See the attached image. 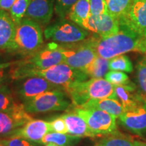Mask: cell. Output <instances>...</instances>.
I'll return each mask as SVG.
<instances>
[{
	"instance_id": "obj_1",
	"label": "cell",
	"mask_w": 146,
	"mask_h": 146,
	"mask_svg": "<svg viewBox=\"0 0 146 146\" xmlns=\"http://www.w3.org/2000/svg\"><path fill=\"white\" fill-rule=\"evenodd\" d=\"M141 35L120 25L116 33L107 36H92L93 44L98 56L110 60L130 52H139Z\"/></svg>"
},
{
	"instance_id": "obj_2",
	"label": "cell",
	"mask_w": 146,
	"mask_h": 146,
	"mask_svg": "<svg viewBox=\"0 0 146 146\" xmlns=\"http://www.w3.org/2000/svg\"><path fill=\"white\" fill-rule=\"evenodd\" d=\"M62 63H64V57L60 45L52 42L43 45L21 61L14 62V67L10 72V75L14 80L23 79L31 72L44 70Z\"/></svg>"
},
{
	"instance_id": "obj_3",
	"label": "cell",
	"mask_w": 146,
	"mask_h": 146,
	"mask_svg": "<svg viewBox=\"0 0 146 146\" xmlns=\"http://www.w3.org/2000/svg\"><path fill=\"white\" fill-rule=\"evenodd\" d=\"M66 92L75 107H80L93 99L112 98L118 100L115 86L103 78H91L67 87Z\"/></svg>"
},
{
	"instance_id": "obj_4",
	"label": "cell",
	"mask_w": 146,
	"mask_h": 146,
	"mask_svg": "<svg viewBox=\"0 0 146 146\" xmlns=\"http://www.w3.org/2000/svg\"><path fill=\"white\" fill-rule=\"evenodd\" d=\"M44 34L39 23L24 18L16 25L13 42L9 53L28 56L43 45Z\"/></svg>"
},
{
	"instance_id": "obj_5",
	"label": "cell",
	"mask_w": 146,
	"mask_h": 146,
	"mask_svg": "<svg viewBox=\"0 0 146 146\" xmlns=\"http://www.w3.org/2000/svg\"><path fill=\"white\" fill-rule=\"evenodd\" d=\"M43 34L47 40L60 45L79 43L87 39L90 35L86 29L66 18L50 25Z\"/></svg>"
},
{
	"instance_id": "obj_6",
	"label": "cell",
	"mask_w": 146,
	"mask_h": 146,
	"mask_svg": "<svg viewBox=\"0 0 146 146\" xmlns=\"http://www.w3.org/2000/svg\"><path fill=\"white\" fill-rule=\"evenodd\" d=\"M60 45L64 57V63L84 72L98 56L92 37L74 44Z\"/></svg>"
},
{
	"instance_id": "obj_7",
	"label": "cell",
	"mask_w": 146,
	"mask_h": 146,
	"mask_svg": "<svg viewBox=\"0 0 146 146\" xmlns=\"http://www.w3.org/2000/svg\"><path fill=\"white\" fill-rule=\"evenodd\" d=\"M68 96L64 89H56L40 94L23 104L29 114L64 111L68 109L72 102Z\"/></svg>"
},
{
	"instance_id": "obj_8",
	"label": "cell",
	"mask_w": 146,
	"mask_h": 146,
	"mask_svg": "<svg viewBox=\"0 0 146 146\" xmlns=\"http://www.w3.org/2000/svg\"><path fill=\"white\" fill-rule=\"evenodd\" d=\"M31 76H40L44 78L54 85L66 89L72 84L87 81L89 77L86 73L69 66L65 63L53 66L41 70L31 72L27 78Z\"/></svg>"
},
{
	"instance_id": "obj_9",
	"label": "cell",
	"mask_w": 146,
	"mask_h": 146,
	"mask_svg": "<svg viewBox=\"0 0 146 146\" xmlns=\"http://www.w3.org/2000/svg\"><path fill=\"white\" fill-rule=\"evenodd\" d=\"M74 111L86 122L90 130L96 136L110 135L116 131V118L104 111L74 107Z\"/></svg>"
},
{
	"instance_id": "obj_10",
	"label": "cell",
	"mask_w": 146,
	"mask_h": 146,
	"mask_svg": "<svg viewBox=\"0 0 146 146\" xmlns=\"http://www.w3.org/2000/svg\"><path fill=\"white\" fill-rule=\"evenodd\" d=\"M33 120L25 110L24 104L8 112H0V134L4 138H10L20 128Z\"/></svg>"
},
{
	"instance_id": "obj_11",
	"label": "cell",
	"mask_w": 146,
	"mask_h": 146,
	"mask_svg": "<svg viewBox=\"0 0 146 146\" xmlns=\"http://www.w3.org/2000/svg\"><path fill=\"white\" fill-rule=\"evenodd\" d=\"M125 129L139 135H146V102L145 100L131 108L124 111L119 116Z\"/></svg>"
},
{
	"instance_id": "obj_12",
	"label": "cell",
	"mask_w": 146,
	"mask_h": 146,
	"mask_svg": "<svg viewBox=\"0 0 146 146\" xmlns=\"http://www.w3.org/2000/svg\"><path fill=\"white\" fill-rule=\"evenodd\" d=\"M23 80H24L23 82L18 87L17 94L23 100L24 103L47 91L64 89L63 87L54 85L40 76H31L23 78Z\"/></svg>"
},
{
	"instance_id": "obj_13",
	"label": "cell",
	"mask_w": 146,
	"mask_h": 146,
	"mask_svg": "<svg viewBox=\"0 0 146 146\" xmlns=\"http://www.w3.org/2000/svg\"><path fill=\"white\" fill-rule=\"evenodd\" d=\"M118 22L142 36L146 31V0H132L127 14Z\"/></svg>"
},
{
	"instance_id": "obj_14",
	"label": "cell",
	"mask_w": 146,
	"mask_h": 146,
	"mask_svg": "<svg viewBox=\"0 0 146 146\" xmlns=\"http://www.w3.org/2000/svg\"><path fill=\"white\" fill-rule=\"evenodd\" d=\"M83 29L95 33L100 36H107L118 33L120 30L119 22L108 13L100 16L91 15L82 25Z\"/></svg>"
},
{
	"instance_id": "obj_15",
	"label": "cell",
	"mask_w": 146,
	"mask_h": 146,
	"mask_svg": "<svg viewBox=\"0 0 146 146\" xmlns=\"http://www.w3.org/2000/svg\"><path fill=\"white\" fill-rule=\"evenodd\" d=\"M54 0H31L25 17L40 25L50 23L55 11Z\"/></svg>"
},
{
	"instance_id": "obj_16",
	"label": "cell",
	"mask_w": 146,
	"mask_h": 146,
	"mask_svg": "<svg viewBox=\"0 0 146 146\" xmlns=\"http://www.w3.org/2000/svg\"><path fill=\"white\" fill-rule=\"evenodd\" d=\"M51 133L49 122L41 120H31L20 128L11 137H22L35 143L41 144L45 135Z\"/></svg>"
},
{
	"instance_id": "obj_17",
	"label": "cell",
	"mask_w": 146,
	"mask_h": 146,
	"mask_svg": "<svg viewBox=\"0 0 146 146\" xmlns=\"http://www.w3.org/2000/svg\"><path fill=\"white\" fill-rule=\"evenodd\" d=\"M16 27L9 12L0 10V51L9 52L14 40Z\"/></svg>"
},
{
	"instance_id": "obj_18",
	"label": "cell",
	"mask_w": 146,
	"mask_h": 146,
	"mask_svg": "<svg viewBox=\"0 0 146 146\" xmlns=\"http://www.w3.org/2000/svg\"><path fill=\"white\" fill-rule=\"evenodd\" d=\"M68 128V133L77 137H94L96 135L89 129L86 122L74 112L66 113L61 116Z\"/></svg>"
},
{
	"instance_id": "obj_19",
	"label": "cell",
	"mask_w": 146,
	"mask_h": 146,
	"mask_svg": "<svg viewBox=\"0 0 146 146\" xmlns=\"http://www.w3.org/2000/svg\"><path fill=\"white\" fill-rule=\"evenodd\" d=\"M76 108L100 110L113 115L116 118H119L120 115L124 112V108L120 102L118 101V100L112 98L90 100L81 106Z\"/></svg>"
},
{
	"instance_id": "obj_20",
	"label": "cell",
	"mask_w": 146,
	"mask_h": 146,
	"mask_svg": "<svg viewBox=\"0 0 146 146\" xmlns=\"http://www.w3.org/2000/svg\"><path fill=\"white\" fill-rule=\"evenodd\" d=\"M135 87L129 82L126 85L115 86V91L118 100L123 105L124 111L131 108L144 100L141 96L136 94Z\"/></svg>"
},
{
	"instance_id": "obj_21",
	"label": "cell",
	"mask_w": 146,
	"mask_h": 146,
	"mask_svg": "<svg viewBox=\"0 0 146 146\" xmlns=\"http://www.w3.org/2000/svg\"><path fill=\"white\" fill-rule=\"evenodd\" d=\"M90 16L89 0H78L71 8L68 18L71 21L82 27Z\"/></svg>"
},
{
	"instance_id": "obj_22",
	"label": "cell",
	"mask_w": 146,
	"mask_h": 146,
	"mask_svg": "<svg viewBox=\"0 0 146 146\" xmlns=\"http://www.w3.org/2000/svg\"><path fill=\"white\" fill-rule=\"evenodd\" d=\"M80 139V137L72 136L68 133L64 134L51 132L43 137L41 141V144L54 143L59 146H70L77 143Z\"/></svg>"
},
{
	"instance_id": "obj_23",
	"label": "cell",
	"mask_w": 146,
	"mask_h": 146,
	"mask_svg": "<svg viewBox=\"0 0 146 146\" xmlns=\"http://www.w3.org/2000/svg\"><path fill=\"white\" fill-rule=\"evenodd\" d=\"M109 70V60L98 56L85 71L91 78H101L105 76Z\"/></svg>"
},
{
	"instance_id": "obj_24",
	"label": "cell",
	"mask_w": 146,
	"mask_h": 146,
	"mask_svg": "<svg viewBox=\"0 0 146 146\" xmlns=\"http://www.w3.org/2000/svg\"><path fill=\"white\" fill-rule=\"evenodd\" d=\"M106 1L108 13L119 21L127 14L132 0H106Z\"/></svg>"
},
{
	"instance_id": "obj_25",
	"label": "cell",
	"mask_w": 146,
	"mask_h": 146,
	"mask_svg": "<svg viewBox=\"0 0 146 146\" xmlns=\"http://www.w3.org/2000/svg\"><path fill=\"white\" fill-rule=\"evenodd\" d=\"M22 104L16 101L13 93L8 86H0V112L11 111Z\"/></svg>"
},
{
	"instance_id": "obj_26",
	"label": "cell",
	"mask_w": 146,
	"mask_h": 146,
	"mask_svg": "<svg viewBox=\"0 0 146 146\" xmlns=\"http://www.w3.org/2000/svg\"><path fill=\"white\" fill-rule=\"evenodd\" d=\"M99 146H134L133 141L129 137L117 131L104 138L98 143Z\"/></svg>"
},
{
	"instance_id": "obj_27",
	"label": "cell",
	"mask_w": 146,
	"mask_h": 146,
	"mask_svg": "<svg viewBox=\"0 0 146 146\" xmlns=\"http://www.w3.org/2000/svg\"><path fill=\"white\" fill-rule=\"evenodd\" d=\"M109 70L131 72L133 70V67L129 58L123 54L109 60Z\"/></svg>"
},
{
	"instance_id": "obj_28",
	"label": "cell",
	"mask_w": 146,
	"mask_h": 146,
	"mask_svg": "<svg viewBox=\"0 0 146 146\" xmlns=\"http://www.w3.org/2000/svg\"><path fill=\"white\" fill-rule=\"evenodd\" d=\"M30 1L31 0H16L8 12L16 25H18L25 17Z\"/></svg>"
},
{
	"instance_id": "obj_29",
	"label": "cell",
	"mask_w": 146,
	"mask_h": 146,
	"mask_svg": "<svg viewBox=\"0 0 146 146\" xmlns=\"http://www.w3.org/2000/svg\"><path fill=\"white\" fill-rule=\"evenodd\" d=\"M78 0H54L55 12L60 20L68 16L71 8Z\"/></svg>"
},
{
	"instance_id": "obj_30",
	"label": "cell",
	"mask_w": 146,
	"mask_h": 146,
	"mask_svg": "<svg viewBox=\"0 0 146 146\" xmlns=\"http://www.w3.org/2000/svg\"><path fill=\"white\" fill-rule=\"evenodd\" d=\"M105 79L114 86L126 85L130 82L127 74L121 71L110 70L105 75Z\"/></svg>"
},
{
	"instance_id": "obj_31",
	"label": "cell",
	"mask_w": 146,
	"mask_h": 146,
	"mask_svg": "<svg viewBox=\"0 0 146 146\" xmlns=\"http://www.w3.org/2000/svg\"><path fill=\"white\" fill-rule=\"evenodd\" d=\"M137 78L140 88L146 94V57H144L137 66Z\"/></svg>"
},
{
	"instance_id": "obj_32",
	"label": "cell",
	"mask_w": 146,
	"mask_h": 146,
	"mask_svg": "<svg viewBox=\"0 0 146 146\" xmlns=\"http://www.w3.org/2000/svg\"><path fill=\"white\" fill-rule=\"evenodd\" d=\"M0 143L4 146H37L36 143L22 137H10L0 139Z\"/></svg>"
},
{
	"instance_id": "obj_33",
	"label": "cell",
	"mask_w": 146,
	"mask_h": 146,
	"mask_svg": "<svg viewBox=\"0 0 146 146\" xmlns=\"http://www.w3.org/2000/svg\"><path fill=\"white\" fill-rule=\"evenodd\" d=\"M90 12L92 16H100L107 13L106 0H89Z\"/></svg>"
},
{
	"instance_id": "obj_34",
	"label": "cell",
	"mask_w": 146,
	"mask_h": 146,
	"mask_svg": "<svg viewBox=\"0 0 146 146\" xmlns=\"http://www.w3.org/2000/svg\"><path fill=\"white\" fill-rule=\"evenodd\" d=\"M49 123H50L51 132L64 133V134L68 133V128L66 125L64 120L62 116L55 118L52 121L49 122Z\"/></svg>"
},
{
	"instance_id": "obj_35",
	"label": "cell",
	"mask_w": 146,
	"mask_h": 146,
	"mask_svg": "<svg viewBox=\"0 0 146 146\" xmlns=\"http://www.w3.org/2000/svg\"><path fill=\"white\" fill-rule=\"evenodd\" d=\"M14 62H0V86L2 85L5 78V73L7 69L12 66Z\"/></svg>"
},
{
	"instance_id": "obj_36",
	"label": "cell",
	"mask_w": 146,
	"mask_h": 146,
	"mask_svg": "<svg viewBox=\"0 0 146 146\" xmlns=\"http://www.w3.org/2000/svg\"><path fill=\"white\" fill-rule=\"evenodd\" d=\"M16 0H0V10L9 12Z\"/></svg>"
},
{
	"instance_id": "obj_37",
	"label": "cell",
	"mask_w": 146,
	"mask_h": 146,
	"mask_svg": "<svg viewBox=\"0 0 146 146\" xmlns=\"http://www.w3.org/2000/svg\"><path fill=\"white\" fill-rule=\"evenodd\" d=\"M134 146H146L145 142L139 141H133Z\"/></svg>"
},
{
	"instance_id": "obj_38",
	"label": "cell",
	"mask_w": 146,
	"mask_h": 146,
	"mask_svg": "<svg viewBox=\"0 0 146 146\" xmlns=\"http://www.w3.org/2000/svg\"><path fill=\"white\" fill-rule=\"evenodd\" d=\"M45 146H59V145H56V144H54V143H47Z\"/></svg>"
},
{
	"instance_id": "obj_39",
	"label": "cell",
	"mask_w": 146,
	"mask_h": 146,
	"mask_svg": "<svg viewBox=\"0 0 146 146\" xmlns=\"http://www.w3.org/2000/svg\"><path fill=\"white\" fill-rule=\"evenodd\" d=\"M142 36H143L144 38H145V39H146V31L143 33V35H142Z\"/></svg>"
},
{
	"instance_id": "obj_40",
	"label": "cell",
	"mask_w": 146,
	"mask_h": 146,
	"mask_svg": "<svg viewBox=\"0 0 146 146\" xmlns=\"http://www.w3.org/2000/svg\"><path fill=\"white\" fill-rule=\"evenodd\" d=\"M3 139V136L0 134V139Z\"/></svg>"
},
{
	"instance_id": "obj_41",
	"label": "cell",
	"mask_w": 146,
	"mask_h": 146,
	"mask_svg": "<svg viewBox=\"0 0 146 146\" xmlns=\"http://www.w3.org/2000/svg\"><path fill=\"white\" fill-rule=\"evenodd\" d=\"M0 146H4V145H3L2 143H0Z\"/></svg>"
},
{
	"instance_id": "obj_42",
	"label": "cell",
	"mask_w": 146,
	"mask_h": 146,
	"mask_svg": "<svg viewBox=\"0 0 146 146\" xmlns=\"http://www.w3.org/2000/svg\"><path fill=\"white\" fill-rule=\"evenodd\" d=\"M96 146H99V145H96Z\"/></svg>"
}]
</instances>
